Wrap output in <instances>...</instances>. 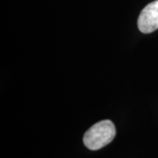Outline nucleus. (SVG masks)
<instances>
[{
  "label": "nucleus",
  "instance_id": "1",
  "mask_svg": "<svg viewBox=\"0 0 158 158\" xmlns=\"http://www.w3.org/2000/svg\"><path fill=\"white\" fill-rule=\"evenodd\" d=\"M116 135L115 126L111 120H101L93 125L84 135L85 147L90 150H98L108 145Z\"/></svg>",
  "mask_w": 158,
  "mask_h": 158
},
{
  "label": "nucleus",
  "instance_id": "2",
  "mask_svg": "<svg viewBox=\"0 0 158 158\" xmlns=\"http://www.w3.org/2000/svg\"><path fill=\"white\" fill-rule=\"evenodd\" d=\"M138 27L144 34H149L158 29V0L143 8L138 19Z\"/></svg>",
  "mask_w": 158,
  "mask_h": 158
}]
</instances>
